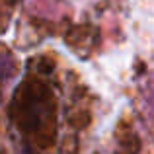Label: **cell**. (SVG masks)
<instances>
[{
    "mask_svg": "<svg viewBox=\"0 0 154 154\" xmlns=\"http://www.w3.org/2000/svg\"><path fill=\"white\" fill-rule=\"evenodd\" d=\"M12 115L20 131L35 140L39 146H51L57 137L55 100L47 84L29 78L18 88L12 103Z\"/></svg>",
    "mask_w": 154,
    "mask_h": 154,
    "instance_id": "1",
    "label": "cell"
}]
</instances>
